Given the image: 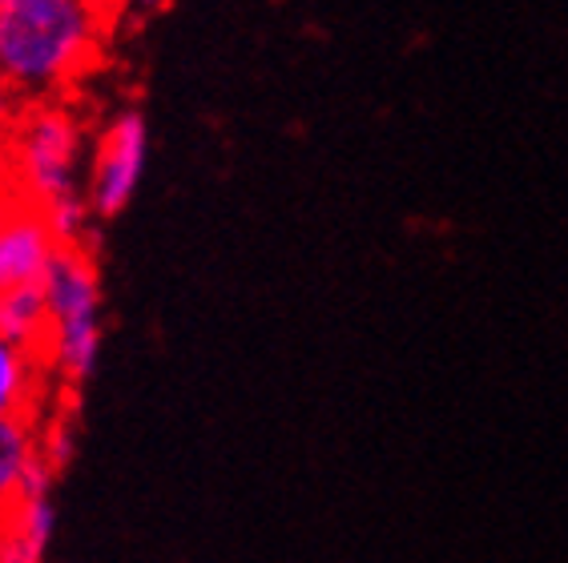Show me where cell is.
I'll list each match as a JSON object with an SVG mask.
<instances>
[{
	"label": "cell",
	"mask_w": 568,
	"mask_h": 563,
	"mask_svg": "<svg viewBox=\"0 0 568 563\" xmlns=\"http://www.w3.org/2000/svg\"><path fill=\"white\" fill-rule=\"evenodd\" d=\"M113 0H9L0 9V98L12 109L61 101L93 69Z\"/></svg>",
	"instance_id": "1"
},
{
	"label": "cell",
	"mask_w": 568,
	"mask_h": 563,
	"mask_svg": "<svg viewBox=\"0 0 568 563\" xmlns=\"http://www.w3.org/2000/svg\"><path fill=\"white\" fill-rule=\"evenodd\" d=\"M93 130L69 101L12 109L0 141V185L37 209L85 197Z\"/></svg>",
	"instance_id": "2"
},
{
	"label": "cell",
	"mask_w": 568,
	"mask_h": 563,
	"mask_svg": "<svg viewBox=\"0 0 568 563\" xmlns=\"http://www.w3.org/2000/svg\"><path fill=\"white\" fill-rule=\"evenodd\" d=\"M49 306V338H44V367L57 395L77 399L101 367L105 355V286L93 246H61L41 278Z\"/></svg>",
	"instance_id": "3"
},
{
	"label": "cell",
	"mask_w": 568,
	"mask_h": 563,
	"mask_svg": "<svg viewBox=\"0 0 568 563\" xmlns=\"http://www.w3.org/2000/svg\"><path fill=\"white\" fill-rule=\"evenodd\" d=\"M150 165V121L138 105L118 109L93 137L85 202L93 222H113L133 206Z\"/></svg>",
	"instance_id": "4"
},
{
	"label": "cell",
	"mask_w": 568,
	"mask_h": 563,
	"mask_svg": "<svg viewBox=\"0 0 568 563\" xmlns=\"http://www.w3.org/2000/svg\"><path fill=\"white\" fill-rule=\"evenodd\" d=\"M57 249L61 242L41 209L0 185V294L41 286Z\"/></svg>",
	"instance_id": "5"
},
{
	"label": "cell",
	"mask_w": 568,
	"mask_h": 563,
	"mask_svg": "<svg viewBox=\"0 0 568 563\" xmlns=\"http://www.w3.org/2000/svg\"><path fill=\"white\" fill-rule=\"evenodd\" d=\"M53 483L41 459V414H0V511Z\"/></svg>",
	"instance_id": "6"
},
{
	"label": "cell",
	"mask_w": 568,
	"mask_h": 563,
	"mask_svg": "<svg viewBox=\"0 0 568 563\" xmlns=\"http://www.w3.org/2000/svg\"><path fill=\"white\" fill-rule=\"evenodd\" d=\"M57 540L53 488H37L0 511V563H49Z\"/></svg>",
	"instance_id": "7"
},
{
	"label": "cell",
	"mask_w": 568,
	"mask_h": 563,
	"mask_svg": "<svg viewBox=\"0 0 568 563\" xmlns=\"http://www.w3.org/2000/svg\"><path fill=\"white\" fill-rule=\"evenodd\" d=\"M53 399L57 387L44 358L0 335V414H41Z\"/></svg>",
	"instance_id": "8"
},
{
	"label": "cell",
	"mask_w": 568,
	"mask_h": 563,
	"mask_svg": "<svg viewBox=\"0 0 568 563\" xmlns=\"http://www.w3.org/2000/svg\"><path fill=\"white\" fill-rule=\"evenodd\" d=\"M0 335L24 350H44L49 338V306H44L41 286H21V290L0 294Z\"/></svg>",
	"instance_id": "9"
},
{
	"label": "cell",
	"mask_w": 568,
	"mask_h": 563,
	"mask_svg": "<svg viewBox=\"0 0 568 563\" xmlns=\"http://www.w3.org/2000/svg\"><path fill=\"white\" fill-rule=\"evenodd\" d=\"M77 451H81V422H77L73 399L57 395L49 407L41 411V459L44 471L53 479H61L73 467Z\"/></svg>",
	"instance_id": "10"
},
{
	"label": "cell",
	"mask_w": 568,
	"mask_h": 563,
	"mask_svg": "<svg viewBox=\"0 0 568 563\" xmlns=\"http://www.w3.org/2000/svg\"><path fill=\"white\" fill-rule=\"evenodd\" d=\"M165 9L170 0H113V17H130V21H153Z\"/></svg>",
	"instance_id": "11"
},
{
	"label": "cell",
	"mask_w": 568,
	"mask_h": 563,
	"mask_svg": "<svg viewBox=\"0 0 568 563\" xmlns=\"http://www.w3.org/2000/svg\"><path fill=\"white\" fill-rule=\"evenodd\" d=\"M4 4H9V0H0V9H4Z\"/></svg>",
	"instance_id": "12"
}]
</instances>
